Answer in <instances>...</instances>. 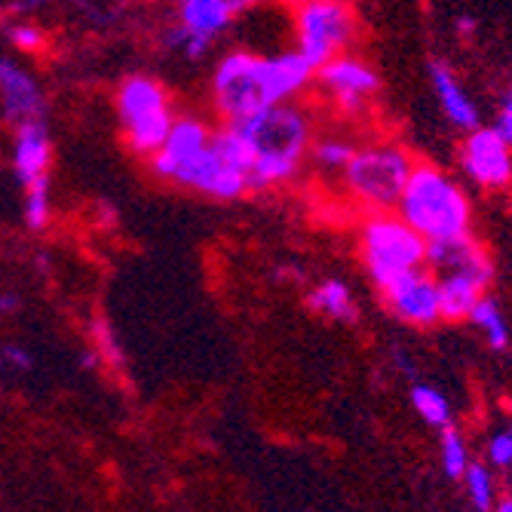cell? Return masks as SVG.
Listing matches in <instances>:
<instances>
[{
	"instance_id": "cell-1",
	"label": "cell",
	"mask_w": 512,
	"mask_h": 512,
	"mask_svg": "<svg viewBox=\"0 0 512 512\" xmlns=\"http://www.w3.org/2000/svg\"><path fill=\"white\" fill-rule=\"evenodd\" d=\"M316 68L295 50L258 56L252 50L227 53L212 77V102L224 123L243 120L279 102H295L313 86Z\"/></svg>"
},
{
	"instance_id": "cell-2",
	"label": "cell",
	"mask_w": 512,
	"mask_h": 512,
	"mask_svg": "<svg viewBox=\"0 0 512 512\" xmlns=\"http://www.w3.org/2000/svg\"><path fill=\"white\" fill-rule=\"evenodd\" d=\"M252 154L249 194H261L298 178L313 145V117L295 102H279L243 120H230Z\"/></svg>"
},
{
	"instance_id": "cell-3",
	"label": "cell",
	"mask_w": 512,
	"mask_h": 512,
	"mask_svg": "<svg viewBox=\"0 0 512 512\" xmlns=\"http://www.w3.org/2000/svg\"><path fill=\"white\" fill-rule=\"evenodd\" d=\"M151 169L212 200H240L249 194L246 175L221 154L215 129L197 117H175L163 148L151 157Z\"/></svg>"
},
{
	"instance_id": "cell-4",
	"label": "cell",
	"mask_w": 512,
	"mask_h": 512,
	"mask_svg": "<svg viewBox=\"0 0 512 512\" xmlns=\"http://www.w3.org/2000/svg\"><path fill=\"white\" fill-rule=\"evenodd\" d=\"M396 215L411 224L427 243L473 234V203L460 184L427 160H414Z\"/></svg>"
},
{
	"instance_id": "cell-5",
	"label": "cell",
	"mask_w": 512,
	"mask_h": 512,
	"mask_svg": "<svg viewBox=\"0 0 512 512\" xmlns=\"http://www.w3.org/2000/svg\"><path fill=\"white\" fill-rule=\"evenodd\" d=\"M359 255L368 279L381 292L393 279L427 267V240L396 212H368L359 227Z\"/></svg>"
},
{
	"instance_id": "cell-6",
	"label": "cell",
	"mask_w": 512,
	"mask_h": 512,
	"mask_svg": "<svg viewBox=\"0 0 512 512\" xmlns=\"http://www.w3.org/2000/svg\"><path fill=\"white\" fill-rule=\"evenodd\" d=\"M414 157L396 142H375L353 151L344 175L347 194L365 212H396Z\"/></svg>"
},
{
	"instance_id": "cell-7",
	"label": "cell",
	"mask_w": 512,
	"mask_h": 512,
	"mask_svg": "<svg viewBox=\"0 0 512 512\" xmlns=\"http://www.w3.org/2000/svg\"><path fill=\"white\" fill-rule=\"evenodd\" d=\"M292 28L295 50L313 68L350 53L359 40V16L350 0H298Z\"/></svg>"
},
{
	"instance_id": "cell-8",
	"label": "cell",
	"mask_w": 512,
	"mask_h": 512,
	"mask_svg": "<svg viewBox=\"0 0 512 512\" xmlns=\"http://www.w3.org/2000/svg\"><path fill=\"white\" fill-rule=\"evenodd\" d=\"M117 117L126 135V145L135 154L154 157L175 123L169 96L160 80L148 74H132L117 89Z\"/></svg>"
},
{
	"instance_id": "cell-9",
	"label": "cell",
	"mask_w": 512,
	"mask_h": 512,
	"mask_svg": "<svg viewBox=\"0 0 512 512\" xmlns=\"http://www.w3.org/2000/svg\"><path fill=\"white\" fill-rule=\"evenodd\" d=\"M313 86H319L347 117H359L368 111L371 99L381 92V77L359 56H335L316 68Z\"/></svg>"
},
{
	"instance_id": "cell-10",
	"label": "cell",
	"mask_w": 512,
	"mask_h": 512,
	"mask_svg": "<svg viewBox=\"0 0 512 512\" xmlns=\"http://www.w3.org/2000/svg\"><path fill=\"white\" fill-rule=\"evenodd\" d=\"M460 166L482 191L512 188V148L491 126H476L460 145Z\"/></svg>"
},
{
	"instance_id": "cell-11",
	"label": "cell",
	"mask_w": 512,
	"mask_h": 512,
	"mask_svg": "<svg viewBox=\"0 0 512 512\" xmlns=\"http://www.w3.org/2000/svg\"><path fill=\"white\" fill-rule=\"evenodd\" d=\"M387 307L393 310V316H399L402 322L408 325H427L439 322L442 319V310H439V286H436V276L427 270V267H417L393 283L387 289H381Z\"/></svg>"
},
{
	"instance_id": "cell-12",
	"label": "cell",
	"mask_w": 512,
	"mask_h": 512,
	"mask_svg": "<svg viewBox=\"0 0 512 512\" xmlns=\"http://www.w3.org/2000/svg\"><path fill=\"white\" fill-rule=\"evenodd\" d=\"M0 111H4V120L13 129L34 120H46L43 89L22 65L4 56H0Z\"/></svg>"
},
{
	"instance_id": "cell-13",
	"label": "cell",
	"mask_w": 512,
	"mask_h": 512,
	"mask_svg": "<svg viewBox=\"0 0 512 512\" xmlns=\"http://www.w3.org/2000/svg\"><path fill=\"white\" fill-rule=\"evenodd\" d=\"M427 270L433 276L467 273L479 279L482 286H491V279H494L491 252L473 234H463L457 240H442V243H427Z\"/></svg>"
},
{
	"instance_id": "cell-14",
	"label": "cell",
	"mask_w": 512,
	"mask_h": 512,
	"mask_svg": "<svg viewBox=\"0 0 512 512\" xmlns=\"http://www.w3.org/2000/svg\"><path fill=\"white\" fill-rule=\"evenodd\" d=\"M50 163H53V135L46 120L19 126L13 142V169L22 188L40 175H50Z\"/></svg>"
},
{
	"instance_id": "cell-15",
	"label": "cell",
	"mask_w": 512,
	"mask_h": 512,
	"mask_svg": "<svg viewBox=\"0 0 512 512\" xmlns=\"http://www.w3.org/2000/svg\"><path fill=\"white\" fill-rule=\"evenodd\" d=\"M430 83H433V92H436V99H439V108L445 111L451 126H457L463 132L482 126L479 105L473 102L470 92L460 86V80H457V74L451 71L448 62H433L430 65Z\"/></svg>"
},
{
	"instance_id": "cell-16",
	"label": "cell",
	"mask_w": 512,
	"mask_h": 512,
	"mask_svg": "<svg viewBox=\"0 0 512 512\" xmlns=\"http://www.w3.org/2000/svg\"><path fill=\"white\" fill-rule=\"evenodd\" d=\"M234 22L237 19L227 13L221 0H178V25L206 43H215Z\"/></svg>"
},
{
	"instance_id": "cell-17",
	"label": "cell",
	"mask_w": 512,
	"mask_h": 512,
	"mask_svg": "<svg viewBox=\"0 0 512 512\" xmlns=\"http://www.w3.org/2000/svg\"><path fill=\"white\" fill-rule=\"evenodd\" d=\"M436 286H439V310H442V319L448 322L467 319L476 301L488 292V286H482L479 279L467 273H442L436 276Z\"/></svg>"
},
{
	"instance_id": "cell-18",
	"label": "cell",
	"mask_w": 512,
	"mask_h": 512,
	"mask_svg": "<svg viewBox=\"0 0 512 512\" xmlns=\"http://www.w3.org/2000/svg\"><path fill=\"white\" fill-rule=\"evenodd\" d=\"M307 304L316 313L329 316V319H338V322H356L359 319L353 292H350L347 283H341V279H322V283L310 292Z\"/></svg>"
},
{
	"instance_id": "cell-19",
	"label": "cell",
	"mask_w": 512,
	"mask_h": 512,
	"mask_svg": "<svg viewBox=\"0 0 512 512\" xmlns=\"http://www.w3.org/2000/svg\"><path fill=\"white\" fill-rule=\"evenodd\" d=\"M467 319L485 335V341H488L494 350H506V347H509V325H506L503 310H500V304H497L494 298L482 295V298L476 301V307L470 310Z\"/></svg>"
},
{
	"instance_id": "cell-20",
	"label": "cell",
	"mask_w": 512,
	"mask_h": 512,
	"mask_svg": "<svg viewBox=\"0 0 512 512\" xmlns=\"http://www.w3.org/2000/svg\"><path fill=\"white\" fill-rule=\"evenodd\" d=\"M25 224L31 230H43L53 218V197H50V175H40L25 184Z\"/></svg>"
},
{
	"instance_id": "cell-21",
	"label": "cell",
	"mask_w": 512,
	"mask_h": 512,
	"mask_svg": "<svg viewBox=\"0 0 512 512\" xmlns=\"http://www.w3.org/2000/svg\"><path fill=\"white\" fill-rule=\"evenodd\" d=\"M353 151H356V145L341 135H322V138H313V145H310L313 163L325 172H344Z\"/></svg>"
},
{
	"instance_id": "cell-22",
	"label": "cell",
	"mask_w": 512,
	"mask_h": 512,
	"mask_svg": "<svg viewBox=\"0 0 512 512\" xmlns=\"http://www.w3.org/2000/svg\"><path fill=\"white\" fill-rule=\"evenodd\" d=\"M411 405L417 408V414L424 417L427 424H433V427H448V421H451V408H448V399L439 393V390H433V387H424V384H417L414 390H411Z\"/></svg>"
},
{
	"instance_id": "cell-23",
	"label": "cell",
	"mask_w": 512,
	"mask_h": 512,
	"mask_svg": "<svg viewBox=\"0 0 512 512\" xmlns=\"http://www.w3.org/2000/svg\"><path fill=\"white\" fill-rule=\"evenodd\" d=\"M442 467L454 479L467 473V445H463V439L448 427L442 433Z\"/></svg>"
},
{
	"instance_id": "cell-24",
	"label": "cell",
	"mask_w": 512,
	"mask_h": 512,
	"mask_svg": "<svg viewBox=\"0 0 512 512\" xmlns=\"http://www.w3.org/2000/svg\"><path fill=\"white\" fill-rule=\"evenodd\" d=\"M7 37H10L13 46H19V50H25V53H37V50H43V43H46L43 28H37L31 22H13V25H7Z\"/></svg>"
},
{
	"instance_id": "cell-25",
	"label": "cell",
	"mask_w": 512,
	"mask_h": 512,
	"mask_svg": "<svg viewBox=\"0 0 512 512\" xmlns=\"http://www.w3.org/2000/svg\"><path fill=\"white\" fill-rule=\"evenodd\" d=\"M467 488H470V497L476 503L479 512H488L491 509V476L485 467H470L467 470Z\"/></svg>"
},
{
	"instance_id": "cell-26",
	"label": "cell",
	"mask_w": 512,
	"mask_h": 512,
	"mask_svg": "<svg viewBox=\"0 0 512 512\" xmlns=\"http://www.w3.org/2000/svg\"><path fill=\"white\" fill-rule=\"evenodd\" d=\"M488 454H491V460L497 463V467H509V463H512V436L509 433L494 436L491 445H488Z\"/></svg>"
},
{
	"instance_id": "cell-27",
	"label": "cell",
	"mask_w": 512,
	"mask_h": 512,
	"mask_svg": "<svg viewBox=\"0 0 512 512\" xmlns=\"http://www.w3.org/2000/svg\"><path fill=\"white\" fill-rule=\"evenodd\" d=\"M221 4L227 7V13H230V16L240 19V16H246V13H252V10H258V7L270 4V0H221Z\"/></svg>"
},
{
	"instance_id": "cell-28",
	"label": "cell",
	"mask_w": 512,
	"mask_h": 512,
	"mask_svg": "<svg viewBox=\"0 0 512 512\" xmlns=\"http://www.w3.org/2000/svg\"><path fill=\"white\" fill-rule=\"evenodd\" d=\"M491 129L503 138V142L512 148V111H506V108H500L497 111V117H494V123H491Z\"/></svg>"
},
{
	"instance_id": "cell-29",
	"label": "cell",
	"mask_w": 512,
	"mask_h": 512,
	"mask_svg": "<svg viewBox=\"0 0 512 512\" xmlns=\"http://www.w3.org/2000/svg\"><path fill=\"white\" fill-rule=\"evenodd\" d=\"M0 353H4V362L7 365H13V368H31V356L22 350V347H4V350H0Z\"/></svg>"
},
{
	"instance_id": "cell-30",
	"label": "cell",
	"mask_w": 512,
	"mask_h": 512,
	"mask_svg": "<svg viewBox=\"0 0 512 512\" xmlns=\"http://www.w3.org/2000/svg\"><path fill=\"white\" fill-rule=\"evenodd\" d=\"M457 34L460 37H473L476 34V19L473 16H460L457 19Z\"/></svg>"
},
{
	"instance_id": "cell-31",
	"label": "cell",
	"mask_w": 512,
	"mask_h": 512,
	"mask_svg": "<svg viewBox=\"0 0 512 512\" xmlns=\"http://www.w3.org/2000/svg\"><path fill=\"white\" fill-rule=\"evenodd\" d=\"M13 310H19V298L16 295H0V316L13 313Z\"/></svg>"
},
{
	"instance_id": "cell-32",
	"label": "cell",
	"mask_w": 512,
	"mask_h": 512,
	"mask_svg": "<svg viewBox=\"0 0 512 512\" xmlns=\"http://www.w3.org/2000/svg\"><path fill=\"white\" fill-rule=\"evenodd\" d=\"M500 108L512 111V83H509V86H506V92H503V102H500Z\"/></svg>"
},
{
	"instance_id": "cell-33",
	"label": "cell",
	"mask_w": 512,
	"mask_h": 512,
	"mask_svg": "<svg viewBox=\"0 0 512 512\" xmlns=\"http://www.w3.org/2000/svg\"><path fill=\"white\" fill-rule=\"evenodd\" d=\"M497 512H512V500H506V503H503V506H500Z\"/></svg>"
},
{
	"instance_id": "cell-34",
	"label": "cell",
	"mask_w": 512,
	"mask_h": 512,
	"mask_svg": "<svg viewBox=\"0 0 512 512\" xmlns=\"http://www.w3.org/2000/svg\"><path fill=\"white\" fill-rule=\"evenodd\" d=\"M0 368H7V362H4V353H0Z\"/></svg>"
},
{
	"instance_id": "cell-35",
	"label": "cell",
	"mask_w": 512,
	"mask_h": 512,
	"mask_svg": "<svg viewBox=\"0 0 512 512\" xmlns=\"http://www.w3.org/2000/svg\"><path fill=\"white\" fill-rule=\"evenodd\" d=\"M509 436H512V430H509Z\"/></svg>"
}]
</instances>
